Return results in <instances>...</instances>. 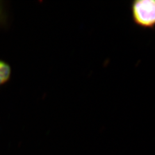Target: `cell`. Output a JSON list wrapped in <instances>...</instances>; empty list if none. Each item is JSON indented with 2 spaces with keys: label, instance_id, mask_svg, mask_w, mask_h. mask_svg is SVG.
<instances>
[{
  "label": "cell",
  "instance_id": "obj_2",
  "mask_svg": "<svg viewBox=\"0 0 155 155\" xmlns=\"http://www.w3.org/2000/svg\"><path fill=\"white\" fill-rule=\"evenodd\" d=\"M11 75V66L5 61H0V85L6 83Z\"/></svg>",
  "mask_w": 155,
  "mask_h": 155
},
{
  "label": "cell",
  "instance_id": "obj_1",
  "mask_svg": "<svg viewBox=\"0 0 155 155\" xmlns=\"http://www.w3.org/2000/svg\"><path fill=\"white\" fill-rule=\"evenodd\" d=\"M133 22L144 29L155 28V0H135L130 5Z\"/></svg>",
  "mask_w": 155,
  "mask_h": 155
}]
</instances>
